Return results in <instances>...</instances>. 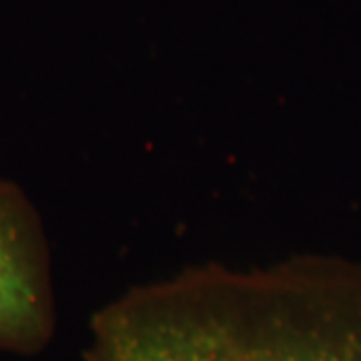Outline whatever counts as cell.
I'll return each instance as SVG.
<instances>
[{
  "label": "cell",
  "instance_id": "obj_1",
  "mask_svg": "<svg viewBox=\"0 0 361 361\" xmlns=\"http://www.w3.org/2000/svg\"><path fill=\"white\" fill-rule=\"evenodd\" d=\"M85 361H361V271L317 257L201 263L89 322Z\"/></svg>",
  "mask_w": 361,
  "mask_h": 361
},
{
  "label": "cell",
  "instance_id": "obj_2",
  "mask_svg": "<svg viewBox=\"0 0 361 361\" xmlns=\"http://www.w3.org/2000/svg\"><path fill=\"white\" fill-rule=\"evenodd\" d=\"M51 251L39 211L0 179V349L35 355L54 336Z\"/></svg>",
  "mask_w": 361,
  "mask_h": 361
}]
</instances>
